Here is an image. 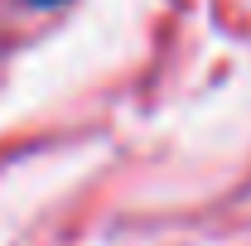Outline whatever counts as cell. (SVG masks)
Wrapping results in <instances>:
<instances>
[]
</instances>
